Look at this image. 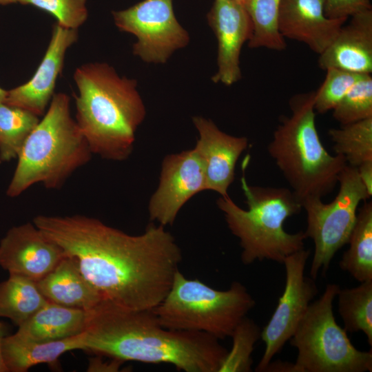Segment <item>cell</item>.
<instances>
[{
    "mask_svg": "<svg viewBox=\"0 0 372 372\" xmlns=\"http://www.w3.org/2000/svg\"><path fill=\"white\" fill-rule=\"evenodd\" d=\"M262 372H297L294 363L278 360L269 362Z\"/></svg>",
    "mask_w": 372,
    "mask_h": 372,
    "instance_id": "cell-34",
    "label": "cell"
},
{
    "mask_svg": "<svg viewBox=\"0 0 372 372\" xmlns=\"http://www.w3.org/2000/svg\"><path fill=\"white\" fill-rule=\"evenodd\" d=\"M255 304L238 281L232 282L227 290H217L198 279L187 278L178 269L167 293L152 310L166 329L202 332L221 340L231 337Z\"/></svg>",
    "mask_w": 372,
    "mask_h": 372,
    "instance_id": "cell-7",
    "label": "cell"
},
{
    "mask_svg": "<svg viewBox=\"0 0 372 372\" xmlns=\"http://www.w3.org/2000/svg\"><path fill=\"white\" fill-rule=\"evenodd\" d=\"M340 289L337 284L327 285L289 339L298 352L297 372L372 371L371 348L369 351L357 349L334 318L333 303Z\"/></svg>",
    "mask_w": 372,
    "mask_h": 372,
    "instance_id": "cell-8",
    "label": "cell"
},
{
    "mask_svg": "<svg viewBox=\"0 0 372 372\" xmlns=\"http://www.w3.org/2000/svg\"><path fill=\"white\" fill-rule=\"evenodd\" d=\"M326 71L324 81L313 92L314 110L320 114L333 110L362 75L335 68Z\"/></svg>",
    "mask_w": 372,
    "mask_h": 372,
    "instance_id": "cell-30",
    "label": "cell"
},
{
    "mask_svg": "<svg viewBox=\"0 0 372 372\" xmlns=\"http://www.w3.org/2000/svg\"><path fill=\"white\" fill-rule=\"evenodd\" d=\"M65 256L61 248L33 223L12 227L0 240V267L9 274L35 282L52 271Z\"/></svg>",
    "mask_w": 372,
    "mask_h": 372,
    "instance_id": "cell-13",
    "label": "cell"
},
{
    "mask_svg": "<svg viewBox=\"0 0 372 372\" xmlns=\"http://www.w3.org/2000/svg\"><path fill=\"white\" fill-rule=\"evenodd\" d=\"M335 154L347 165L358 167L372 161V117L331 128L328 131Z\"/></svg>",
    "mask_w": 372,
    "mask_h": 372,
    "instance_id": "cell-25",
    "label": "cell"
},
{
    "mask_svg": "<svg viewBox=\"0 0 372 372\" xmlns=\"http://www.w3.org/2000/svg\"><path fill=\"white\" fill-rule=\"evenodd\" d=\"M77 39V30L54 24L48 49L33 76L25 83L7 91L4 103L38 116L44 115L54 95L66 51Z\"/></svg>",
    "mask_w": 372,
    "mask_h": 372,
    "instance_id": "cell-15",
    "label": "cell"
},
{
    "mask_svg": "<svg viewBox=\"0 0 372 372\" xmlns=\"http://www.w3.org/2000/svg\"><path fill=\"white\" fill-rule=\"evenodd\" d=\"M282 0H247L245 6L253 24L248 45L273 50L286 48L285 39L278 29V10Z\"/></svg>",
    "mask_w": 372,
    "mask_h": 372,
    "instance_id": "cell-27",
    "label": "cell"
},
{
    "mask_svg": "<svg viewBox=\"0 0 372 372\" xmlns=\"http://www.w3.org/2000/svg\"><path fill=\"white\" fill-rule=\"evenodd\" d=\"M92 154L71 116L70 97L64 93L55 94L22 147L6 194L17 197L36 183H42L47 189H59L89 162Z\"/></svg>",
    "mask_w": 372,
    "mask_h": 372,
    "instance_id": "cell-4",
    "label": "cell"
},
{
    "mask_svg": "<svg viewBox=\"0 0 372 372\" xmlns=\"http://www.w3.org/2000/svg\"><path fill=\"white\" fill-rule=\"evenodd\" d=\"M318 65L324 70H342L356 74L372 72V9L351 17L332 43L320 54Z\"/></svg>",
    "mask_w": 372,
    "mask_h": 372,
    "instance_id": "cell-18",
    "label": "cell"
},
{
    "mask_svg": "<svg viewBox=\"0 0 372 372\" xmlns=\"http://www.w3.org/2000/svg\"><path fill=\"white\" fill-rule=\"evenodd\" d=\"M333 117L341 125L372 117V77L362 74L333 109Z\"/></svg>",
    "mask_w": 372,
    "mask_h": 372,
    "instance_id": "cell-29",
    "label": "cell"
},
{
    "mask_svg": "<svg viewBox=\"0 0 372 372\" xmlns=\"http://www.w3.org/2000/svg\"><path fill=\"white\" fill-rule=\"evenodd\" d=\"M310 254V250L303 249L288 256L282 262L285 268V289L270 320L262 330L261 338L265 349L256 371L262 372L282 350L318 294L314 279L304 275Z\"/></svg>",
    "mask_w": 372,
    "mask_h": 372,
    "instance_id": "cell-11",
    "label": "cell"
},
{
    "mask_svg": "<svg viewBox=\"0 0 372 372\" xmlns=\"http://www.w3.org/2000/svg\"><path fill=\"white\" fill-rule=\"evenodd\" d=\"M48 302L37 282L25 276L11 273L0 282V318H7L18 327Z\"/></svg>",
    "mask_w": 372,
    "mask_h": 372,
    "instance_id": "cell-23",
    "label": "cell"
},
{
    "mask_svg": "<svg viewBox=\"0 0 372 372\" xmlns=\"http://www.w3.org/2000/svg\"><path fill=\"white\" fill-rule=\"evenodd\" d=\"M6 94L7 90H5L0 87V103H4Z\"/></svg>",
    "mask_w": 372,
    "mask_h": 372,
    "instance_id": "cell-36",
    "label": "cell"
},
{
    "mask_svg": "<svg viewBox=\"0 0 372 372\" xmlns=\"http://www.w3.org/2000/svg\"><path fill=\"white\" fill-rule=\"evenodd\" d=\"M18 0H0V4L6 5L13 3H17Z\"/></svg>",
    "mask_w": 372,
    "mask_h": 372,
    "instance_id": "cell-37",
    "label": "cell"
},
{
    "mask_svg": "<svg viewBox=\"0 0 372 372\" xmlns=\"http://www.w3.org/2000/svg\"><path fill=\"white\" fill-rule=\"evenodd\" d=\"M247 209L237 205L229 196L217 200L230 231L240 240V259L245 265L264 260L282 263L288 256L304 249L303 231L287 232L284 223L298 214L302 203L291 189L250 185L240 178Z\"/></svg>",
    "mask_w": 372,
    "mask_h": 372,
    "instance_id": "cell-5",
    "label": "cell"
},
{
    "mask_svg": "<svg viewBox=\"0 0 372 372\" xmlns=\"http://www.w3.org/2000/svg\"><path fill=\"white\" fill-rule=\"evenodd\" d=\"M87 311L62 306L48 301L15 333L37 342H50L72 337L84 332Z\"/></svg>",
    "mask_w": 372,
    "mask_h": 372,
    "instance_id": "cell-21",
    "label": "cell"
},
{
    "mask_svg": "<svg viewBox=\"0 0 372 372\" xmlns=\"http://www.w3.org/2000/svg\"><path fill=\"white\" fill-rule=\"evenodd\" d=\"M232 1L242 3L243 5H245V2L247 1V0H232Z\"/></svg>",
    "mask_w": 372,
    "mask_h": 372,
    "instance_id": "cell-38",
    "label": "cell"
},
{
    "mask_svg": "<svg viewBox=\"0 0 372 372\" xmlns=\"http://www.w3.org/2000/svg\"><path fill=\"white\" fill-rule=\"evenodd\" d=\"M349 249L339 262L340 269L360 282L372 280V202L358 210L350 234Z\"/></svg>",
    "mask_w": 372,
    "mask_h": 372,
    "instance_id": "cell-22",
    "label": "cell"
},
{
    "mask_svg": "<svg viewBox=\"0 0 372 372\" xmlns=\"http://www.w3.org/2000/svg\"><path fill=\"white\" fill-rule=\"evenodd\" d=\"M338 184V193L329 203L318 197L302 202L307 214L304 233L314 243L310 268L311 278L314 280L320 272L326 273L335 253L348 243L360 203L371 198L356 167L347 164L339 175Z\"/></svg>",
    "mask_w": 372,
    "mask_h": 372,
    "instance_id": "cell-9",
    "label": "cell"
},
{
    "mask_svg": "<svg viewBox=\"0 0 372 372\" xmlns=\"http://www.w3.org/2000/svg\"><path fill=\"white\" fill-rule=\"evenodd\" d=\"M371 9L370 0H324V3L325 15L330 19H348Z\"/></svg>",
    "mask_w": 372,
    "mask_h": 372,
    "instance_id": "cell-32",
    "label": "cell"
},
{
    "mask_svg": "<svg viewBox=\"0 0 372 372\" xmlns=\"http://www.w3.org/2000/svg\"><path fill=\"white\" fill-rule=\"evenodd\" d=\"M192 120L199 134L194 148L203 165L205 190L227 196L234 180L236 163L247 148L248 139L227 134L204 117L194 116Z\"/></svg>",
    "mask_w": 372,
    "mask_h": 372,
    "instance_id": "cell-16",
    "label": "cell"
},
{
    "mask_svg": "<svg viewBox=\"0 0 372 372\" xmlns=\"http://www.w3.org/2000/svg\"><path fill=\"white\" fill-rule=\"evenodd\" d=\"M5 337V331L3 324L0 322V372H8V370L3 363L1 356V343L3 338Z\"/></svg>",
    "mask_w": 372,
    "mask_h": 372,
    "instance_id": "cell-35",
    "label": "cell"
},
{
    "mask_svg": "<svg viewBox=\"0 0 372 372\" xmlns=\"http://www.w3.org/2000/svg\"><path fill=\"white\" fill-rule=\"evenodd\" d=\"M358 173L362 183L368 193L372 196V161L364 163L357 167Z\"/></svg>",
    "mask_w": 372,
    "mask_h": 372,
    "instance_id": "cell-33",
    "label": "cell"
},
{
    "mask_svg": "<svg viewBox=\"0 0 372 372\" xmlns=\"http://www.w3.org/2000/svg\"><path fill=\"white\" fill-rule=\"evenodd\" d=\"M261 332L254 320L245 316L231 335L233 340L231 349L227 352L218 372L251 371V354L256 343L261 338Z\"/></svg>",
    "mask_w": 372,
    "mask_h": 372,
    "instance_id": "cell-28",
    "label": "cell"
},
{
    "mask_svg": "<svg viewBox=\"0 0 372 372\" xmlns=\"http://www.w3.org/2000/svg\"><path fill=\"white\" fill-rule=\"evenodd\" d=\"M324 0H282L278 29L284 39L305 43L320 54L332 43L347 19L325 15Z\"/></svg>",
    "mask_w": 372,
    "mask_h": 372,
    "instance_id": "cell-17",
    "label": "cell"
},
{
    "mask_svg": "<svg viewBox=\"0 0 372 372\" xmlns=\"http://www.w3.org/2000/svg\"><path fill=\"white\" fill-rule=\"evenodd\" d=\"M112 15L121 31L136 37L133 54L145 63H165L189 42L187 31L175 17L172 0H143Z\"/></svg>",
    "mask_w": 372,
    "mask_h": 372,
    "instance_id": "cell-10",
    "label": "cell"
},
{
    "mask_svg": "<svg viewBox=\"0 0 372 372\" xmlns=\"http://www.w3.org/2000/svg\"><path fill=\"white\" fill-rule=\"evenodd\" d=\"M36 282L48 301L62 306L89 311L104 300L83 276L75 260L67 256Z\"/></svg>",
    "mask_w": 372,
    "mask_h": 372,
    "instance_id": "cell-19",
    "label": "cell"
},
{
    "mask_svg": "<svg viewBox=\"0 0 372 372\" xmlns=\"http://www.w3.org/2000/svg\"><path fill=\"white\" fill-rule=\"evenodd\" d=\"M207 22L218 43V70L211 81L231 85L242 77L240 54L244 43L251 37V19L245 5L232 0H214Z\"/></svg>",
    "mask_w": 372,
    "mask_h": 372,
    "instance_id": "cell-14",
    "label": "cell"
},
{
    "mask_svg": "<svg viewBox=\"0 0 372 372\" xmlns=\"http://www.w3.org/2000/svg\"><path fill=\"white\" fill-rule=\"evenodd\" d=\"M32 223L75 260L104 300L126 309L156 307L182 260L174 237L161 225L133 236L83 215H39Z\"/></svg>",
    "mask_w": 372,
    "mask_h": 372,
    "instance_id": "cell-1",
    "label": "cell"
},
{
    "mask_svg": "<svg viewBox=\"0 0 372 372\" xmlns=\"http://www.w3.org/2000/svg\"><path fill=\"white\" fill-rule=\"evenodd\" d=\"M83 348V332L50 342H37L14 333L3 338L1 351L8 372H26L34 365L54 362L67 351Z\"/></svg>",
    "mask_w": 372,
    "mask_h": 372,
    "instance_id": "cell-20",
    "label": "cell"
},
{
    "mask_svg": "<svg viewBox=\"0 0 372 372\" xmlns=\"http://www.w3.org/2000/svg\"><path fill=\"white\" fill-rule=\"evenodd\" d=\"M205 190L203 165L195 148L167 155L148 205L150 220L164 227L172 225L185 203Z\"/></svg>",
    "mask_w": 372,
    "mask_h": 372,
    "instance_id": "cell-12",
    "label": "cell"
},
{
    "mask_svg": "<svg viewBox=\"0 0 372 372\" xmlns=\"http://www.w3.org/2000/svg\"><path fill=\"white\" fill-rule=\"evenodd\" d=\"M291 114L284 116L267 146L269 156L302 202L331 193L347 165L343 156L330 154L316 125L313 92L293 96Z\"/></svg>",
    "mask_w": 372,
    "mask_h": 372,
    "instance_id": "cell-6",
    "label": "cell"
},
{
    "mask_svg": "<svg viewBox=\"0 0 372 372\" xmlns=\"http://www.w3.org/2000/svg\"><path fill=\"white\" fill-rule=\"evenodd\" d=\"M39 121L28 110L0 103V162L17 158Z\"/></svg>",
    "mask_w": 372,
    "mask_h": 372,
    "instance_id": "cell-26",
    "label": "cell"
},
{
    "mask_svg": "<svg viewBox=\"0 0 372 372\" xmlns=\"http://www.w3.org/2000/svg\"><path fill=\"white\" fill-rule=\"evenodd\" d=\"M83 350L124 361L168 364L185 372H218L228 350L209 334L161 325L152 309L103 300L87 311Z\"/></svg>",
    "mask_w": 372,
    "mask_h": 372,
    "instance_id": "cell-2",
    "label": "cell"
},
{
    "mask_svg": "<svg viewBox=\"0 0 372 372\" xmlns=\"http://www.w3.org/2000/svg\"><path fill=\"white\" fill-rule=\"evenodd\" d=\"M74 79L76 123L92 154L112 161L131 154L146 111L135 79L120 76L105 63H86Z\"/></svg>",
    "mask_w": 372,
    "mask_h": 372,
    "instance_id": "cell-3",
    "label": "cell"
},
{
    "mask_svg": "<svg viewBox=\"0 0 372 372\" xmlns=\"http://www.w3.org/2000/svg\"><path fill=\"white\" fill-rule=\"evenodd\" d=\"M53 15L64 28L77 30L87 19L86 0H18Z\"/></svg>",
    "mask_w": 372,
    "mask_h": 372,
    "instance_id": "cell-31",
    "label": "cell"
},
{
    "mask_svg": "<svg viewBox=\"0 0 372 372\" xmlns=\"http://www.w3.org/2000/svg\"><path fill=\"white\" fill-rule=\"evenodd\" d=\"M338 311L347 332H363L372 346V280L353 288L340 289Z\"/></svg>",
    "mask_w": 372,
    "mask_h": 372,
    "instance_id": "cell-24",
    "label": "cell"
}]
</instances>
